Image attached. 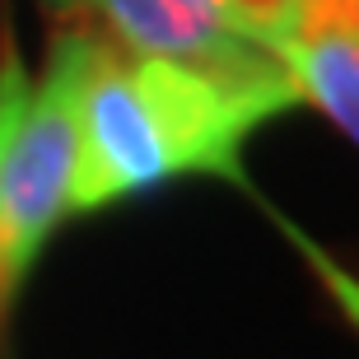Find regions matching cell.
Here are the masks:
<instances>
[{
    "instance_id": "1",
    "label": "cell",
    "mask_w": 359,
    "mask_h": 359,
    "mask_svg": "<svg viewBox=\"0 0 359 359\" xmlns=\"http://www.w3.org/2000/svg\"><path fill=\"white\" fill-rule=\"evenodd\" d=\"M299 107L290 70H205L135 56L89 24L80 80V159L70 215H93L173 177H224L248 187L243 145Z\"/></svg>"
},
{
    "instance_id": "2",
    "label": "cell",
    "mask_w": 359,
    "mask_h": 359,
    "mask_svg": "<svg viewBox=\"0 0 359 359\" xmlns=\"http://www.w3.org/2000/svg\"><path fill=\"white\" fill-rule=\"evenodd\" d=\"M89 24L56 28L47 66L28 89V107L0 159V322L10 318L33 262L70 215V177L80 159V80Z\"/></svg>"
},
{
    "instance_id": "3",
    "label": "cell",
    "mask_w": 359,
    "mask_h": 359,
    "mask_svg": "<svg viewBox=\"0 0 359 359\" xmlns=\"http://www.w3.org/2000/svg\"><path fill=\"white\" fill-rule=\"evenodd\" d=\"M66 19H98L107 38L135 56H163L205 70H248L276 61L224 19L219 0H52Z\"/></svg>"
},
{
    "instance_id": "4",
    "label": "cell",
    "mask_w": 359,
    "mask_h": 359,
    "mask_svg": "<svg viewBox=\"0 0 359 359\" xmlns=\"http://www.w3.org/2000/svg\"><path fill=\"white\" fill-rule=\"evenodd\" d=\"M276 56L290 70L299 103L318 107L359 145V0H299Z\"/></svg>"
},
{
    "instance_id": "5",
    "label": "cell",
    "mask_w": 359,
    "mask_h": 359,
    "mask_svg": "<svg viewBox=\"0 0 359 359\" xmlns=\"http://www.w3.org/2000/svg\"><path fill=\"white\" fill-rule=\"evenodd\" d=\"M28 89H33V80H28V66L19 56L14 28H10V19H0V159H5L14 126H19V117L28 107Z\"/></svg>"
},
{
    "instance_id": "6",
    "label": "cell",
    "mask_w": 359,
    "mask_h": 359,
    "mask_svg": "<svg viewBox=\"0 0 359 359\" xmlns=\"http://www.w3.org/2000/svg\"><path fill=\"white\" fill-rule=\"evenodd\" d=\"M285 233H290V238L299 243V252L308 257V266H313V271L322 276V285H327V294H332L336 304H341V313L350 318V327H359V276H350V271H341V266L332 262V257H327V252L318 248V243H313V238H304V233H299L294 224H285Z\"/></svg>"
},
{
    "instance_id": "7",
    "label": "cell",
    "mask_w": 359,
    "mask_h": 359,
    "mask_svg": "<svg viewBox=\"0 0 359 359\" xmlns=\"http://www.w3.org/2000/svg\"><path fill=\"white\" fill-rule=\"evenodd\" d=\"M42 5H52V0H42Z\"/></svg>"
}]
</instances>
